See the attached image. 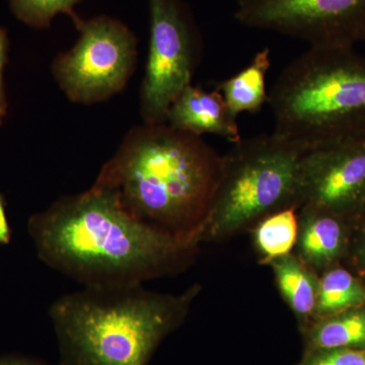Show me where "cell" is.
I'll return each instance as SVG.
<instances>
[{
	"instance_id": "obj_7",
	"label": "cell",
	"mask_w": 365,
	"mask_h": 365,
	"mask_svg": "<svg viewBox=\"0 0 365 365\" xmlns=\"http://www.w3.org/2000/svg\"><path fill=\"white\" fill-rule=\"evenodd\" d=\"M150 43L143 90L148 124H165L172 105L191 86L195 64L193 23L181 0H150Z\"/></svg>"
},
{
	"instance_id": "obj_9",
	"label": "cell",
	"mask_w": 365,
	"mask_h": 365,
	"mask_svg": "<svg viewBox=\"0 0 365 365\" xmlns=\"http://www.w3.org/2000/svg\"><path fill=\"white\" fill-rule=\"evenodd\" d=\"M313 208L353 220L365 208V131L306 148L297 211Z\"/></svg>"
},
{
	"instance_id": "obj_15",
	"label": "cell",
	"mask_w": 365,
	"mask_h": 365,
	"mask_svg": "<svg viewBox=\"0 0 365 365\" xmlns=\"http://www.w3.org/2000/svg\"><path fill=\"white\" fill-rule=\"evenodd\" d=\"M262 265L292 253L299 235V215L294 208L283 209L262 218L250 228Z\"/></svg>"
},
{
	"instance_id": "obj_6",
	"label": "cell",
	"mask_w": 365,
	"mask_h": 365,
	"mask_svg": "<svg viewBox=\"0 0 365 365\" xmlns=\"http://www.w3.org/2000/svg\"><path fill=\"white\" fill-rule=\"evenodd\" d=\"M235 18L309 47L353 48L365 41V0H237Z\"/></svg>"
},
{
	"instance_id": "obj_14",
	"label": "cell",
	"mask_w": 365,
	"mask_h": 365,
	"mask_svg": "<svg viewBox=\"0 0 365 365\" xmlns=\"http://www.w3.org/2000/svg\"><path fill=\"white\" fill-rule=\"evenodd\" d=\"M302 333L304 353L365 349V306L313 322Z\"/></svg>"
},
{
	"instance_id": "obj_1",
	"label": "cell",
	"mask_w": 365,
	"mask_h": 365,
	"mask_svg": "<svg viewBox=\"0 0 365 365\" xmlns=\"http://www.w3.org/2000/svg\"><path fill=\"white\" fill-rule=\"evenodd\" d=\"M46 265L83 287H128L187 269L197 252L129 213L114 191L95 184L31 220Z\"/></svg>"
},
{
	"instance_id": "obj_2",
	"label": "cell",
	"mask_w": 365,
	"mask_h": 365,
	"mask_svg": "<svg viewBox=\"0 0 365 365\" xmlns=\"http://www.w3.org/2000/svg\"><path fill=\"white\" fill-rule=\"evenodd\" d=\"M222 167V155L200 136L148 124L106 163L96 184L114 191L137 220L198 248Z\"/></svg>"
},
{
	"instance_id": "obj_10",
	"label": "cell",
	"mask_w": 365,
	"mask_h": 365,
	"mask_svg": "<svg viewBox=\"0 0 365 365\" xmlns=\"http://www.w3.org/2000/svg\"><path fill=\"white\" fill-rule=\"evenodd\" d=\"M167 122L177 130L197 136L215 134L234 144L242 138L237 118L216 90L208 93L189 86L170 107Z\"/></svg>"
},
{
	"instance_id": "obj_17",
	"label": "cell",
	"mask_w": 365,
	"mask_h": 365,
	"mask_svg": "<svg viewBox=\"0 0 365 365\" xmlns=\"http://www.w3.org/2000/svg\"><path fill=\"white\" fill-rule=\"evenodd\" d=\"M81 0H11L16 13L24 21L36 26H47L59 14H72Z\"/></svg>"
},
{
	"instance_id": "obj_20",
	"label": "cell",
	"mask_w": 365,
	"mask_h": 365,
	"mask_svg": "<svg viewBox=\"0 0 365 365\" xmlns=\"http://www.w3.org/2000/svg\"><path fill=\"white\" fill-rule=\"evenodd\" d=\"M355 217H359L360 220H362V227H364L356 247V262L360 269L365 274V208Z\"/></svg>"
},
{
	"instance_id": "obj_3",
	"label": "cell",
	"mask_w": 365,
	"mask_h": 365,
	"mask_svg": "<svg viewBox=\"0 0 365 365\" xmlns=\"http://www.w3.org/2000/svg\"><path fill=\"white\" fill-rule=\"evenodd\" d=\"M201 289L195 284L182 294H160L137 284L62 295L49 311L60 365H150Z\"/></svg>"
},
{
	"instance_id": "obj_4",
	"label": "cell",
	"mask_w": 365,
	"mask_h": 365,
	"mask_svg": "<svg viewBox=\"0 0 365 365\" xmlns=\"http://www.w3.org/2000/svg\"><path fill=\"white\" fill-rule=\"evenodd\" d=\"M273 133L312 148L365 131V57L353 48L309 47L268 93Z\"/></svg>"
},
{
	"instance_id": "obj_11",
	"label": "cell",
	"mask_w": 365,
	"mask_h": 365,
	"mask_svg": "<svg viewBox=\"0 0 365 365\" xmlns=\"http://www.w3.org/2000/svg\"><path fill=\"white\" fill-rule=\"evenodd\" d=\"M295 255L307 267L321 275L337 265L349 245L348 218L313 208H302Z\"/></svg>"
},
{
	"instance_id": "obj_23",
	"label": "cell",
	"mask_w": 365,
	"mask_h": 365,
	"mask_svg": "<svg viewBox=\"0 0 365 365\" xmlns=\"http://www.w3.org/2000/svg\"><path fill=\"white\" fill-rule=\"evenodd\" d=\"M0 38H1V36H0Z\"/></svg>"
},
{
	"instance_id": "obj_22",
	"label": "cell",
	"mask_w": 365,
	"mask_h": 365,
	"mask_svg": "<svg viewBox=\"0 0 365 365\" xmlns=\"http://www.w3.org/2000/svg\"><path fill=\"white\" fill-rule=\"evenodd\" d=\"M4 46L2 38H0V76H1L2 64H4Z\"/></svg>"
},
{
	"instance_id": "obj_8",
	"label": "cell",
	"mask_w": 365,
	"mask_h": 365,
	"mask_svg": "<svg viewBox=\"0 0 365 365\" xmlns=\"http://www.w3.org/2000/svg\"><path fill=\"white\" fill-rule=\"evenodd\" d=\"M78 23L81 37L57 62L56 76L72 100L96 102L126 83L135 56V39L123 24L108 16Z\"/></svg>"
},
{
	"instance_id": "obj_21",
	"label": "cell",
	"mask_w": 365,
	"mask_h": 365,
	"mask_svg": "<svg viewBox=\"0 0 365 365\" xmlns=\"http://www.w3.org/2000/svg\"><path fill=\"white\" fill-rule=\"evenodd\" d=\"M9 237H11V232H9V222H7L4 204L0 198V244H7Z\"/></svg>"
},
{
	"instance_id": "obj_18",
	"label": "cell",
	"mask_w": 365,
	"mask_h": 365,
	"mask_svg": "<svg viewBox=\"0 0 365 365\" xmlns=\"http://www.w3.org/2000/svg\"><path fill=\"white\" fill-rule=\"evenodd\" d=\"M297 365H365V349L317 350L302 353Z\"/></svg>"
},
{
	"instance_id": "obj_12",
	"label": "cell",
	"mask_w": 365,
	"mask_h": 365,
	"mask_svg": "<svg viewBox=\"0 0 365 365\" xmlns=\"http://www.w3.org/2000/svg\"><path fill=\"white\" fill-rule=\"evenodd\" d=\"M268 266L281 297L292 309L302 332L316 316L319 274L307 267L294 252L271 261Z\"/></svg>"
},
{
	"instance_id": "obj_19",
	"label": "cell",
	"mask_w": 365,
	"mask_h": 365,
	"mask_svg": "<svg viewBox=\"0 0 365 365\" xmlns=\"http://www.w3.org/2000/svg\"><path fill=\"white\" fill-rule=\"evenodd\" d=\"M0 365H50L44 360L21 354H6L0 356Z\"/></svg>"
},
{
	"instance_id": "obj_16",
	"label": "cell",
	"mask_w": 365,
	"mask_h": 365,
	"mask_svg": "<svg viewBox=\"0 0 365 365\" xmlns=\"http://www.w3.org/2000/svg\"><path fill=\"white\" fill-rule=\"evenodd\" d=\"M364 306L365 284L354 274L336 265L319 275L314 322Z\"/></svg>"
},
{
	"instance_id": "obj_5",
	"label": "cell",
	"mask_w": 365,
	"mask_h": 365,
	"mask_svg": "<svg viewBox=\"0 0 365 365\" xmlns=\"http://www.w3.org/2000/svg\"><path fill=\"white\" fill-rule=\"evenodd\" d=\"M302 151L275 133L235 143L222 157V175L199 245L225 241L283 209L297 211Z\"/></svg>"
},
{
	"instance_id": "obj_13",
	"label": "cell",
	"mask_w": 365,
	"mask_h": 365,
	"mask_svg": "<svg viewBox=\"0 0 365 365\" xmlns=\"http://www.w3.org/2000/svg\"><path fill=\"white\" fill-rule=\"evenodd\" d=\"M270 66V49L264 48L255 55L248 66L217 83L216 91L222 93L235 117L244 112L255 114L268 103L266 76Z\"/></svg>"
}]
</instances>
